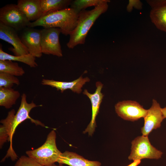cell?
<instances>
[{
    "instance_id": "1",
    "label": "cell",
    "mask_w": 166,
    "mask_h": 166,
    "mask_svg": "<svg viewBox=\"0 0 166 166\" xmlns=\"http://www.w3.org/2000/svg\"><path fill=\"white\" fill-rule=\"evenodd\" d=\"M79 13L70 7L48 12L37 20L30 22L28 27L57 28L60 29L63 34L69 35L77 25Z\"/></svg>"
},
{
    "instance_id": "2",
    "label": "cell",
    "mask_w": 166,
    "mask_h": 166,
    "mask_svg": "<svg viewBox=\"0 0 166 166\" xmlns=\"http://www.w3.org/2000/svg\"><path fill=\"white\" fill-rule=\"evenodd\" d=\"M109 2H105L94 7L91 10L81 11L78 14L77 25L69 35L66 44L69 49H73L79 44H83L89 31L96 21L108 10Z\"/></svg>"
},
{
    "instance_id": "3",
    "label": "cell",
    "mask_w": 166,
    "mask_h": 166,
    "mask_svg": "<svg viewBox=\"0 0 166 166\" xmlns=\"http://www.w3.org/2000/svg\"><path fill=\"white\" fill-rule=\"evenodd\" d=\"M56 137L55 131L52 130L43 145L37 149L26 151V154L42 166H48L57 162L62 153L57 148Z\"/></svg>"
},
{
    "instance_id": "4",
    "label": "cell",
    "mask_w": 166,
    "mask_h": 166,
    "mask_svg": "<svg viewBox=\"0 0 166 166\" xmlns=\"http://www.w3.org/2000/svg\"><path fill=\"white\" fill-rule=\"evenodd\" d=\"M131 151L128 159L133 161L143 159H159L163 152L153 146L148 136L142 135L137 137L131 142Z\"/></svg>"
},
{
    "instance_id": "5",
    "label": "cell",
    "mask_w": 166,
    "mask_h": 166,
    "mask_svg": "<svg viewBox=\"0 0 166 166\" xmlns=\"http://www.w3.org/2000/svg\"><path fill=\"white\" fill-rule=\"evenodd\" d=\"M0 22L17 32L21 31L30 23L17 5L8 4L0 9Z\"/></svg>"
},
{
    "instance_id": "6",
    "label": "cell",
    "mask_w": 166,
    "mask_h": 166,
    "mask_svg": "<svg viewBox=\"0 0 166 166\" xmlns=\"http://www.w3.org/2000/svg\"><path fill=\"white\" fill-rule=\"evenodd\" d=\"M41 45L42 53L52 54L58 57L62 56L59 40L61 33L57 28H43L41 30Z\"/></svg>"
},
{
    "instance_id": "7",
    "label": "cell",
    "mask_w": 166,
    "mask_h": 166,
    "mask_svg": "<svg viewBox=\"0 0 166 166\" xmlns=\"http://www.w3.org/2000/svg\"><path fill=\"white\" fill-rule=\"evenodd\" d=\"M117 115L125 120L134 121L144 118L148 109H144L139 103L132 100H124L117 103L115 106Z\"/></svg>"
},
{
    "instance_id": "8",
    "label": "cell",
    "mask_w": 166,
    "mask_h": 166,
    "mask_svg": "<svg viewBox=\"0 0 166 166\" xmlns=\"http://www.w3.org/2000/svg\"><path fill=\"white\" fill-rule=\"evenodd\" d=\"M162 109L157 101L153 99L152 105L148 109L147 113L144 117V125L141 128L142 135L148 136L152 130L160 127L164 119Z\"/></svg>"
},
{
    "instance_id": "9",
    "label": "cell",
    "mask_w": 166,
    "mask_h": 166,
    "mask_svg": "<svg viewBox=\"0 0 166 166\" xmlns=\"http://www.w3.org/2000/svg\"><path fill=\"white\" fill-rule=\"evenodd\" d=\"M22 31L19 37L29 53L35 57H41L42 53L41 45V30L27 27Z\"/></svg>"
},
{
    "instance_id": "10",
    "label": "cell",
    "mask_w": 166,
    "mask_h": 166,
    "mask_svg": "<svg viewBox=\"0 0 166 166\" xmlns=\"http://www.w3.org/2000/svg\"><path fill=\"white\" fill-rule=\"evenodd\" d=\"M0 39L10 44L13 46L10 50L16 56H22L29 53L27 48L22 42L18 32L0 22Z\"/></svg>"
},
{
    "instance_id": "11",
    "label": "cell",
    "mask_w": 166,
    "mask_h": 166,
    "mask_svg": "<svg viewBox=\"0 0 166 166\" xmlns=\"http://www.w3.org/2000/svg\"><path fill=\"white\" fill-rule=\"evenodd\" d=\"M96 85V89L93 93H89L87 89H85L83 94L87 96L90 99L92 105V114L91 120L83 133H88L89 136H92L97 126L96 119L99 113L100 105L102 101L104 95L101 93L103 84L100 81L97 82Z\"/></svg>"
},
{
    "instance_id": "12",
    "label": "cell",
    "mask_w": 166,
    "mask_h": 166,
    "mask_svg": "<svg viewBox=\"0 0 166 166\" xmlns=\"http://www.w3.org/2000/svg\"><path fill=\"white\" fill-rule=\"evenodd\" d=\"M151 8V21L158 30L166 33V0H147Z\"/></svg>"
},
{
    "instance_id": "13",
    "label": "cell",
    "mask_w": 166,
    "mask_h": 166,
    "mask_svg": "<svg viewBox=\"0 0 166 166\" xmlns=\"http://www.w3.org/2000/svg\"><path fill=\"white\" fill-rule=\"evenodd\" d=\"M37 105L33 101L29 103L26 101V96L23 93L21 96V104L19 108L13 117V130L14 133L17 126L22 122L27 119L30 120L32 123L36 125H40L42 127H45V125L38 120L31 118L29 116V113L31 109L36 107L41 106Z\"/></svg>"
},
{
    "instance_id": "14",
    "label": "cell",
    "mask_w": 166,
    "mask_h": 166,
    "mask_svg": "<svg viewBox=\"0 0 166 166\" xmlns=\"http://www.w3.org/2000/svg\"><path fill=\"white\" fill-rule=\"evenodd\" d=\"M89 81L90 79L88 77L83 78L81 76L78 78L70 82L43 79L41 83L43 85L55 88L57 90L61 91V93L67 89H70L74 93H80L81 92V88L83 85Z\"/></svg>"
},
{
    "instance_id": "15",
    "label": "cell",
    "mask_w": 166,
    "mask_h": 166,
    "mask_svg": "<svg viewBox=\"0 0 166 166\" xmlns=\"http://www.w3.org/2000/svg\"><path fill=\"white\" fill-rule=\"evenodd\" d=\"M17 5L30 22L36 21L42 15L41 0H19Z\"/></svg>"
},
{
    "instance_id": "16",
    "label": "cell",
    "mask_w": 166,
    "mask_h": 166,
    "mask_svg": "<svg viewBox=\"0 0 166 166\" xmlns=\"http://www.w3.org/2000/svg\"><path fill=\"white\" fill-rule=\"evenodd\" d=\"M57 162L59 164H66L69 166H101L98 161L86 159L75 152L65 151L62 153Z\"/></svg>"
},
{
    "instance_id": "17",
    "label": "cell",
    "mask_w": 166,
    "mask_h": 166,
    "mask_svg": "<svg viewBox=\"0 0 166 166\" xmlns=\"http://www.w3.org/2000/svg\"><path fill=\"white\" fill-rule=\"evenodd\" d=\"M20 96L19 92L12 88H0V106L10 109L15 104Z\"/></svg>"
},
{
    "instance_id": "18",
    "label": "cell",
    "mask_w": 166,
    "mask_h": 166,
    "mask_svg": "<svg viewBox=\"0 0 166 166\" xmlns=\"http://www.w3.org/2000/svg\"><path fill=\"white\" fill-rule=\"evenodd\" d=\"M71 1V0H41L42 15L48 12L68 8Z\"/></svg>"
},
{
    "instance_id": "19",
    "label": "cell",
    "mask_w": 166,
    "mask_h": 166,
    "mask_svg": "<svg viewBox=\"0 0 166 166\" xmlns=\"http://www.w3.org/2000/svg\"><path fill=\"white\" fill-rule=\"evenodd\" d=\"M35 58L30 53L19 56L10 54L3 51L2 45L0 44V60H9L19 61L26 64L31 67L34 68L38 66L35 62Z\"/></svg>"
},
{
    "instance_id": "20",
    "label": "cell",
    "mask_w": 166,
    "mask_h": 166,
    "mask_svg": "<svg viewBox=\"0 0 166 166\" xmlns=\"http://www.w3.org/2000/svg\"><path fill=\"white\" fill-rule=\"evenodd\" d=\"M0 72L15 76H22L25 73L18 63L9 60H0Z\"/></svg>"
},
{
    "instance_id": "21",
    "label": "cell",
    "mask_w": 166,
    "mask_h": 166,
    "mask_svg": "<svg viewBox=\"0 0 166 166\" xmlns=\"http://www.w3.org/2000/svg\"><path fill=\"white\" fill-rule=\"evenodd\" d=\"M109 0H75L71 1L70 8L79 13L89 7H95L102 3L109 2Z\"/></svg>"
},
{
    "instance_id": "22",
    "label": "cell",
    "mask_w": 166,
    "mask_h": 166,
    "mask_svg": "<svg viewBox=\"0 0 166 166\" xmlns=\"http://www.w3.org/2000/svg\"><path fill=\"white\" fill-rule=\"evenodd\" d=\"M14 84H20L19 80L16 76L0 72V88H12Z\"/></svg>"
},
{
    "instance_id": "23",
    "label": "cell",
    "mask_w": 166,
    "mask_h": 166,
    "mask_svg": "<svg viewBox=\"0 0 166 166\" xmlns=\"http://www.w3.org/2000/svg\"><path fill=\"white\" fill-rule=\"evenodd\" d=\"M14 166H42L29 156H22Z\"/></svg>"
},
{
    "instance_id": "24",
    "label": "cell",
    "mask_w": 166,
    "mask_h": 166,
    "mask_svg": "<svg viewBox=\"0 0 166 166\" xmlns=\"http://www.w3.org/2000/svg\"><path fill=\"white\" fill-rule=\"evenodd\" d=\"M142 3L139 0H129L126 9L128 12L132 11L133 8L140 10L142 8Z\"/></svg>"
},
{
    "instance_id": "25",
    "label": "cell",
    "mask_w": 166,
    "mask_h": 166,
    "mask_svg": "<svg viewBox=\"0 0 166 166\" xmlns=\"http://www.w3.org/2000/svg\"><path fill=\"white\" fill-rule=\"evenodd\" d=\"M9 136L4 127L2 125L0 126V148H1L4 144L8 141Z\"/></svg>"
},
{
    "instance_id": "26",
    "label": "cell",
    "mask_w": 166,
    "mask_h": 166,
    "mask_svg": "<svg viewBox=\"0 0 166 166\" xmlns=\"http://www.w3.org/2000/svg\"><path fill=\"white\" fill-rule=\"evenodd\" d=\"M141 160H136L133 161V162L127 166H137L140 163Z\"/></svg>"
},
{
    "instance_id": "27",
    "label": "cell",
    "mask_w": 166,
    "mask_h": 166,
    "mask_svg": "<svg viewBox=\"0 0 166 166\" xmlns=\"http://www.w3.org/2000/svg\"><path fill=\"white\" fill-rule=\"evenodd\" d=\"M162 111L164 118H166V107L162 108Z\"/></svg>"
},
{
    "instance_id": "28",
    "label": "cell",
    "mask_w": 166,
    "mask_h": 166,
    "mask_svg": "<svg viewBox=\"0 0 166 166\" xmlns=\"http://www.w3.org/2000/svg\"><path fill=\"white\" fill-rule=\"evenodd\" d=\"M48 166H64L62 165V164H59V165H57L55 164H54Z\"/></svg>"
}]
</instances>
